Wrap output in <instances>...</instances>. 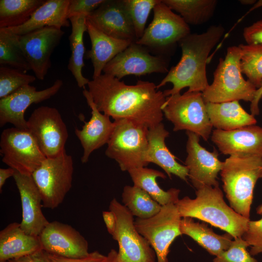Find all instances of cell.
Listing matches in <instances>:
<instances>
[{"label":"cell","mask_w":262,"mask_h":262,"mask_svg":"<svg viewBox=\"0 0 262 262\" xmlns=\"http://www.w3.org/2000/svg\"><path fill=\"white\" fill-rule=\"evenodd\" d=\"M169 135V132L162 122L148 129L146 161L148 164L152 163L160 166L170 178L174 175L186 181L188 177L187 168L177 162L165 144V139Z\"/></svg>","instance_id":"obj_23"},{"label":"cell","mask_w":262,"mask_h":262,"mask_svg":"<svg viewBox=\"0 0 262 262\" xmlns=\"http://www.w3.org/2000/svg\"><path fill=\"white\" fill-rule=\"evenodd\" d=\"M206 108L211 123L215 129L229 131L257 123L255 116L244 110L238 100L206 102Z\"/></svg>","instance_id":"obj_27"},{"label":"cell","mask_w":262,"mask_h":262,"mask_svg":"<svg viewBox=\"0 0 262 262\" xmlns=\"http://www.w3.org/2000/svg\"><path fill=\"white\" fill-rule=\"evenodd\" d=\"M220 174L230 207L249 219L254 187L262 178V157L230 155L224 161Z\"/></svg>","instance_id":"obj_4"},{"label":"cell","mask_w":262,"mask_h":262,"mask_svg":"<svg viewBox=\"0 0 262 262\" xmlns=\"http://www.w3.org/2000/svg\"><path fill=\"white\" fill-rule=\"evenodd\" d=\"M196 195L194 199L185 196L176 203L181 218L199 219L226 231L234 239L242 237L250 219L227 204L219 186H203L196 190Z\"/></svg>","instance_id":"obj_3"},{"label":"cell","mask_w":262,"mask_h":262,"mask_svg":"<svg viewBox=\"0 0 262 262\" xmlns=\"http://www.w3.org/2000/svg\"><path fill=\"white\" fill-rule=\"evenodd\" d=\"M239 46L242 50V73L258 89L262 81V44H241Z\"/></svg>","instance_id":"obj_35"},{"label":"cell","mask_w":262,"mask_h":262,"mask_svg":"<svg viewBox=\"0 0 262 262\" xmlns=\"http://www.w3.org/2000/svg\"><path fill=\"white\" fill-rule=\"evenodd\" d=\"M69 2V0H45L25 23L6 28L18 35H22L47 26L60 29L69 27L67 14Z\"/></svg>","instance_id":"obj_25"},{"label":"cell","mask_w":262,"mask_h":262,"mask_svg":"<svg viewBox=\"0 0 262 262\" xmlns=\"http://www.w3.org/2000/svg\"><path fill=\"white\" fill-rule=\"evenodd\" d=\"M122 201L133 216L140 219L154 216L159 212L162 206L146 191L134 185L124 187Z\"/></svg>","instance_id":"obj_33"},{"label":"cell","mask_w":262,"mask_h":262,"mask_svg":"<svg viewBox=\"0 0 262 262\" xmlns=\"http://www.w3.org/2000/svg\"><path fill=\"white\" fill-rule=\"evenodd\" d=\"M109 210L116 218L115 231L112 237L118 243L121 262H155L154 250L138 232L129 210L115 198L111 201Z\"/></svg>","instance_id":"obj_11"},{"label":"cell","mask_w":262,"mask_h":262,"mask_svg":"<svg viewBox=\"0 0 262 262\" xmlns=\"http://www.w3.org/2000/svg\"><path fill=\"white\" fill-rule=\"evenodd\" d=\"M47 255L50 262H106L107 260V256L98 251L90 252L87 256L79 258H66L48 253Z\"/></svg>","instance_id":"obj_41"},{"label":"cell","mask_w":262,"mask_h":262,"mask_svg":"<svg viewBox=\"0 0 262 262\" xmlns=\"http://www.w3.org/2000/svg\"><path fill=\"white\" fill-rule=\"evenodd\" d=\"M223 26L213 25L202 33H190L178 43L181 56L178 64L172 67L157 88L171 83L172 88L163 92L167 97L180 93L188 87L190 92H203L209 86L206 65L209 55L225 33Z\"/></svg>","instance_id":"obj_2"},{"label":"cell","mask_w":262,"mask_h":262,"mask_svg":"<svg viewBox=\"0 0 262 262\" xmlns=\"http://www.w3.org/2000/svg\"><path fill=\"white\" fill-rule=\"evenodd\" d=\"M73 161L66 150L46 158L32 176L39 191L43 207L54 209L64 201L72 187Z\"/></svg>","instance_id":"obj_8"},{"label":"cell","mask_w":262,"mask_h":262,"mask_svg":"<svg viewBox=\"0 0 262 262\" xmlns=\"http://www.w3.org/2000/svg\"><path fill=\"white\" fill-rule=\"evenodd\" d=\"M180 217L175 204L162 206L158 213L147 219L136 218L134 225L138 232L155 251L157 262H168L170 246L181 235Z\"/></svg>","instance_id":"obj_10"},{"label":"cell","mask_w":262,"mask_h":262,"mask_svg":"<svg viewBox=\"0 0 262 262\" xmlns=\"http://www.w3.org/2000/svg\"><path fill=\"white\" fill-rule=\"evenodd\" d=\"M211 140L224 155L262 157V127L252 125L229 131L215 129Z\"/></svg>","instance_id":"obj_21"},{"label":"cell","mask_w":262,"mask_h":262,"mask_svg":"<svg viewBox=\"0 0 262 262\" xmlns=\"http://www.w3.org/2000/svg\"><path fill=\"white\" fill-rule=\"evenodd\" d=\"M128 172L133 185L146 191L161 205L176 204L179 200V189L170 188L164 191L158 185L157 178H166V176L163 172L146 167L131 169Z\"/></svg>","instance_id":"obj_30"},{"label":"cell","mask_w":262,"mask_h":262,"mask_svg":"<svg viewBox=\"0 0 262 262\" xmlns=\"http://www.w3.org/2000/svg\"><path fill=\"white\" fill-rule=\"evenodd\" d=\"M0 147L2 162L23 175H32L46 158L29 132L15 127L3 131Z\"/></svg>","instance_id":"obj_12"},{"label":"cell","mask_w":262,"mask_h":262,"mask_svg":"<svg viewBox=\"0 0 262 262\" xmlns=\"http://www.w3.org/2000/svg\"><path fill=\"white\" fill-rule=\"evenodd\" d=\"M86 26L91 48L86 52L85 58L91 61L94 68L93 79H95L102 74L110 61L132 42L112 37L98 30L87 20Z\"/></svg>","instance_id":"obj_24"},{"label":"cell","mask_w":262,"mask_h":262,"mask_svg":"<svg viewBox=\"0 0 262 262\" xmlns=\"http://www.w3.org/2000/svg\"><path fill=\"white\" fill-rule=\"evenodd\" d=\"M256 213L257 214L262 215V204L259 205L256 209Z\"/></svg>","instance_id":"obj_50"},{"label":"cell","mask_w":262,"mask_h":262,"mask_svg":"<svg viewBox=\"0 0 262 262\" xmlns=\"http://www.w3.org/2000/svg\"><path fill=\"white\" fill-rule=\"evenodd\" d=\"M262 7V0L257 1L252 6L250 9V11Z\"/></svg>","instance_id":"obj_49"},{"label":"cell","mask_w":262,"mask_h":262,"mask_svg":"<svg viewBox=\"0 0 262 262\" xmlns=\"http://www.w3.org/2000/svg\"><path fill=\"white\" fill-rule=\"evenodd\" d=\"M36 80L35 76L6 66L0 67V99Z\"/></svg>","instance_id":"obj_37"},{"label":"cell","mask_w":262,"mask_h":262,"mask_svg":"<svg viewBox=\"0 0 262 262\" xmlns=\"http://www.w3.org/2000/svg\"><path fill=\"white\" fill-rule=\"evenodd\" d=\"M248 246L242 237L234 238L229 247L216 256L213 262H258L247 250Z\"/></svg>","instance_id":"obj_38"},{"label":"cell","mask_w":262,"mask_h":262,"mask_svg":"<svg viewBox=\"0 0 262 262\" xmlns=\"http://www.w3.org/2000/svg\"><path fill=\"white\" fill-rule=\"evenodd\" d=\"M180 230L181 234L189 236L210 254L215 257L227 250L234 239L228 233L218 235L206 224L195 222L191 217L181 219Z\"/></svg>","instance_id":"obj_28"},{"label":"cell","mask_w":262,"mask_h":262,"mask_svg":"<svg viewBox=\"0 0 262 262\" xmlns=\"http://www.w3.org/2000/svg\"><path fill=\"white\" fill-rule=\"evenodd\" d=\"M63 84V81L57 79L50 87L37 90L30 84L25 85L8 96L0 99V126L11 123L15 128L27 130V120L24 114L32 104H37L50 98L56 94Z\"/></svg>","instance_id":"obj_16"},{"label":"cell","mask_w":262,"mask_h":262,"mask_svg":"<svg viewBox=\"0 0 262 262\" xmlns=\"http://www.w3.org/2000/svg\"><path fill=\"white\" fill-rule=\"evenodd\" d=\"M15 170L12 168L0 169V190L1 193L2 188L6 180L10 177H13Z\"/></svg>","instance_id":"obj_46"},{"label":"cell","mask_w":262,"mask_h":262,"mask_svg":"<svg viewBox=\"0 0 262 262\" xmlns=\"http://www.w3.org/2000/svg\"><path fill=\"white\" fill-rule=\"evenodd\" d=\"M9 262L8 261H3V262Z\"/></svg>","instance_id":"obj_51"},{"label":"cell","mask_w":262,"mask_h":262,"mask_svg":"<svg viewBox=\"0 0 262 262\" xmlns=\"http://www.w3.org/2000/svg\"><path fill=\"white\" fill-rule=\"evenodd\" d=\"M39 238L45 252L64 257L79 258L87 256L88 243L71 226L57 221L49 222Z\"/></svg>","instance_id":"obj_18"},{"label":"cell","mask_w":262,"mask_h":262,"mask_svg":"<svg viewBox=\"0 0 262 262\" xmlns=\"http://www.w3.org/2000/svg\"><path fill=\"white\" fill-rule=\"evenodd\" d=\"M173 11L178 13L189 26H198L208 22L213 16L216 0H162Z\"/></svg>","instance_id":"obj_31"},{"label":"cell","mask_w":262,"mask_h":262,"mask_svg":"<svg viewBox=\"0 0 262 262\" xmlns=\"http://www.w3.org/2000/svg\"><path fill=\"white\" fill-rule=\"evenodd\" d=\"M153 10L152 20L136 43L147 49L159 50L162 55H165L166 51L191 33L190 26L162 0Z\"/></svg>","instance_id":"obj_9"},{"label":"cell","mask_w":262,"mask_h":262,"mask_svg":"<svg viewBox=\"0 0 262 262\" xmlns=\"http://www.w3.org/2000/svg\"><path fill=\"white\" fill-rule=\"evenodd\" d=\"M105 0H69L68 18L81 14L88 15L97 9Z\"/></svg>","instance_id":"obj_40"},{"label":"cell","mask_w":262,"mask_h":262,"mask_svg":"<svg viewBox=\"0 0 262 262\" xmlns=\"http://www.w3.org/2000/svg\"><path fill=\"white\" fill-rule=\"evenodd\" d=\"M241 56L239 45L227 48L225 57L219 60L212 83L202 92L206 102L240 100L251 102L254 99L257 88L243 76Z\"/></svg>","instance_id":"obj_5"},{"label":"cell","mask_w":262,"mask_h":262,"mask_svg":"<svg viewBox=\"0 0 262 262\" xmlns=\"http://www.w3.org/2000/svg\"><path fill=\"white\" fill-rule=\"evenodd\" d=\"M262 98V81L260 86L257 89L254 99L250 102V110L251 114L254 116L258 115L260 114L259 104Z\"/></svg>","instance_id":"obj_45"},{"label":"cell","mask_w":262,"mask_h":262,"mask_svg":"<svg viewBox=\"0 0 262 262\" xmlns=\"http://www.w3.org/2000/svg\"><path fill=\"white\" fill-rule=\"evenodd\" d=\"M86 16L85 14H81L69 18L71 24V32L68 37L71 55L67 68L73 76L78 86L83 88L90 81L82 74V69L84 66L83 34L86 32Z\"/></svg>","instance_id":"obj_29"},{"label":"cell","mask_w":262,"mask_h":262,"mask_svg":"<svg viewBox=\"0 0 262 262\" xmlns=\"http://www.w3.org/2000/svg\"><path fill=\"white\" fill-rule=\"evenodd\" d=\"M19 37L8 28H0V64L26 73L31 68L21 49Z\"/></svg>","instance_id":"obj_34"},{"label":"cell","mask_w":262,"mask_h":262,"mask_svg":"<svg viewBox=\"0 0 262 262\" xmlns=\"http://www.w3.org/2000/svg\"><path fill=\"white\" fill-rule=\"evenodd\" d=\"M43 250L39 236L25 233L20 223L8 224L0 232V262L8 261Z\"/></svg>","instance_id":"obj_26"},{"label":"cell","mask_w":262,"mask_h":262,"mask_svg":"<svg viewBox=\"0 0 262 262\" xmlns=\"http://www.w3.org/2000/svg\"><path fill=\"white\" fill-rule=\"evenodd\" d=\"M87 85L98 110L114 120L128 119L149 129L163 120L162 108L166 97L153 82L139 80L134 85H128L103 73Z\"/></svg>","instance_id":"obj_1"},{"label":"cell","mask_w":262,"mask_h":262,"mask_svg":"<svg viewBox=\"0 0 262 262\" xmlns=\"http://www.w3.org/2000/svg\"><path fill=\"white\" fill-rule=\"evenodd\" d=\"M86 20L112 37L131 42L137 41L132 22L122 0H105L87 16Z\"/></svg>","instance_id":"obj_19"},{"label":"cell","mask_w":262,"mask_h":262,"mask_svg":"<svg viewBox=\"0 0 262 262\" xmlns=\"http://www.w3.org/2000/svg\"><path fill=\"white\" fill-rule=\"evenodd\" d=\"M168 58L165 55H153L146 47L132 42L105 66L103 72L119 80L132 75L140 76L169 71Z\"/></svg>","instance_id":"obj_14"},{"label":"cell","mask_w":262,"mask_h":262,"mask_svg":"<svg viewBox=\"0 0 262 262\" xmlns=\"http://www.w3.org/2000/svg\"><path fill=\"white\" fill-rule=\"evenodd\" d=\"M44 0H0V28L18 27L25 23Z\"/></svg>","instance_id":"obj_32"},{"label":"cell","mask_w":262,"mask_h":262,"mask_svg":"<svg viewBox=\"0 0 262 262\" xmlns=\"http://www.w3.org/2000/svg\"><path fill=\"white\" fill-rule=\"evenodd\" d=\"M186 133L187 155L185 164L193 185L196 190L203 186H219L217 179L224 162L219 160L215 149L210 152L200 145L198 135L190 131Z\"/></svg>","instance_id":"obj_17"},{"label":"cell","mask_w":262,"mask_h":262,"mask_svg":"<svg viewBox=\"0 0 262 262\" xmlns=\"http://www.w3.org/2000/svg\"><path fill=\"white\" fill-rule=\"evenodd\" d=\"M115 127L105 155L115 160L123 171L146 167L148 128L128 119L114 120Z\"/></svg>","instance_id":"obj_6"},{"label":"cell","mask_w":262,"mask_h":262,"mask_svg":"<svg viewBox=\"0 0 262 262\" xmlns=\"http://www.w3.org/2000/svg\"><path fill=\"white\" fill-rule=\"evenodd\" d=\"M102 217L108 232L113 236L115 234L116 226V221L115 214L111 211H103L102 212Z\"/></svg>","instance_id":"obj_44"},{"label":"cell","mask_w":262,"mask_h":262,"mask_svg":"<svg viewBox=\"0 0 262 262\" xmlns=\"http://www.w3.org/2000/svg\"><path fill=\"white\" fill-rule=\"evenodd\" d=\"M82 94L91 110V117L85 122L81 130L75 128V133L83 148L81 162L86 163L91 153L107 144L115 127L110 117L100 112L89 91L84 88Z\"/></svg>","instance_id":"obj_22"},{"label":"cell","mask_w":262,"mask_h":262,"mask_svg":"<svg viewBox=\"0 0 262 262\" xmlns=\"http://www.w3.org/2000/svg\"><path fill=\"white\" fill-rule=\"evenodd\" d=\"M242 237L250 247L249 253L252 256L262 253V217L258 220H250L247 230Z\"/></svg>","instance_id":"obj_39"},{"label":"cell","mask_w":262,"mask_h":262,"mask_svg":"<svg viewBox=\"0 0 262 262\" xmlns=\"http://www.w3.org/2000/svg\"><path fill=\"white\" fill-rule=\"evenodd\" d=\"M9 262H50L47 253L43 250H40L19 258L13 259Z\"/></svg>","instance_id":"obj_43"},{"label":"cell","mask_w":262,"mask_h":262,"mask_svg":"<svg viewBox=\"0 0 262 262\" xmlns=\"http://www.w3.org/2000/svg\"><path fill=\"white\" fill-rule=\"evenodd\" d=\"M106 262H121L118 252L112 249L108 253Z\"/></svg>","instance_id":"obj_47"},{"label":"cell","mask_w":262,"mask_h":262,"mask_svg":"<svg viewBox=\"0 0 262 262\" xmlns=\"http://www.w3.org/2000/svg\"><path fill=\"white\" fill-rule=\"evenodd\" d=\"M255 0H240L239 2L243 5H253L256 2Z\"/></svg>","instance_id":"obj_48"},{"label":"cell","mask_w":262,"mask_h":262,"mask_svg":"<svg viewBox=\"0 0 262 262\" xmlns=\"http://www.w3.org/2000/svg\"><path fill=\"white\" fill-rule=\"evenodd\" d=\"M243 36L247 44H262V19L245 27Z\"/></svg>","instance_id":"obj_42"},{"label":"cell","mask_w":262,"mask_h":262,"mask_svg":"<svg viewBox=\"0 0 262 262\" xmlns=\"http://www.w3.org/2000/svg\"><path fill=\"white\" fill-rule=\"evenodd\" d=\"M65 32L60 28L45 27L19 35L21 49L34 76L43 80L51 67V55Z\"/></svg>","instance_id":"obj_15"},{"label":"cell","mask_w":262,"mask_h":262,"mask_svg":"<svg viewBox=\"0 0 262 262\" xmlns=\"http://www.w3.org/2000/svg\"><path fill=\"white\" fill-rule=\"evenodd\" d=\"M164 115L173 125V131L193 132L205 141L211 134L210 120L203 94L187 91L167 97L162 108Z\"/></svg>","instance_id":"obj_7"},{"label":"cell","mask_w":262,"mask_h":262,"mask_svg":"<svg viewBox=\"0 0 262 262\" xmlns=\"http://www.w3.org/2000/svg\"><path fill=\"white\" fill-rule=\"evenodd\" d=\"M19 193L22 206V229L27 234L39 236L49 222L42 211L43 205L39 191L32 175L15 170L13 176Z\"/></svg>","instance_id":"obj_20"},{"label":"cell","mask_w":262,"mask_h":262,"mask_svg":"<svg viewBox=\"0 0 262 262\" xmlns=\"http://www.w3.org/2000/svg\"><path fill=\"white\" fill-rule=\"evenodd\" d=\"M132 22L137 40L143 35L148 16L161 0H122Z\"/></svg>","instance_id":"obj_36"},{"label":"cell","mask_w":262,"mask_h":262,"mask_svg":"<svg viewBox=\"0 0 262 262\" xmlns=\"http://www.w3.org/2000/svg\"><path fill=\"white\" fill-rule=\"evenodd\" d=\"M27 122V131L46 158L56 157L65 150L68 131L56 108L40 106L33 111Z\"/></svg>","instance_id":"obj_13"}]
</instances>
